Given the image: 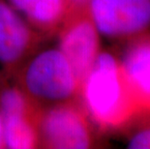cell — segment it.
Returning a JSON list of instances; mask_svg holds the SVG:
<instances>
[{
  "instance_id": "5b68a950",
  "label": "cell",
  "mask_w": 150,
  "mask_h": 149,
  "mask_svg": "<svg viewBox=\"0 0 150 149\" xmlns=\"http://www.w3.org/2000/svg\"><path fill=\"white\" fill-rule=\"evenodd\" d=\"M44 37L7 0H0V67L7 77L16 76Z\"/></svg>"
},
{
  "instance_id": "30bf717a",
  "label": "cell",
  "mask_w": 150,
  "mask_h": 149,
  "mask_svg": "<svg viewBox=\"0 0 150 149\" xmlns=\"http://www.w3.org/2000/svg\"><path fill=\"white\" fill-rule=\"evenodd\" d=\"M127 148L150 149V125L139 127L129 136Z\"/></svg>"
},
{
  "instance_id": "9c48e42d",
  "label": "cell",
  "mask_w": 150,
  "mask_h": 149,
  "mask_svg": "<svg viewBox=\"0 0 150 149\" xmlns=\"http://www.w3.org/2000/svg\"><path fill=\"white\" fill-rule=\"evenodd\" d=\"M39 110L18 112L3 117L5 148L32 149L40 147L37 118Z\"/></svg>"
},
{
  "instance_id": "7c38bea8",
  "label": "cell",
  "mask_w": 150,
  "mask_h": 149,
  "mask_svg": "<svg viewBox=\"0 0 150 149\" xmlns=\"http://www.w3.org/2000/svg\"><path fill=\"white\" fill-rule=\"evenodd\" d=\"M5 148V131L3 117L0 114V149Z\"/></svg>"
},
{
  "instance_id": "6da1fadb",
  "label": "cell",
  "mask_w": 150,
  "mask_h": 149,
  "mask_svg": "<svg viewBox=\"0 0 150 149\" xmlns=\"http://www.w3.org/2000/svg\"><path fill=\"white\" fill-rule=\"evenodd\" d=\"M79 99L92 124L104 131L127 126L139 115L119 57L101 50L81 81Z\"/></svg>"
},
{
  "instance_id": "277c9868",
  "label": "cell",
  "mask_w": 150,
  "mask_h": 149,
  "mask_svg": "<svg viewBox=\"0 0 150 149\" xmlns=\"http://www.w3.org/2000/svg\"><path fill=\"white\" fill-rule=\"evenodd\" d=\"M86 10L108 39L128 42L150 33V0H89Z\"/></svg>"
},
{
  "instance_id": "7a4b0ae2",
  "label": "cell",
  "mask_w": 150,
  "mask_h": 149,
  "mask_svg": "<svg viewBox=\"0 0 150 149\" xmlns=\"http://www.w3.org/2000/svg\"><path fill=\"white\" fill-rule=\"evenodd\" d=\"M15 77L17 84L39 107L79 99L81 81L58 47L37 49Z\"/></svg>"
},
{
  "instance_id": "52a82bcc",
  "label": "cell",
  "mask_w": 150,
  "mask_h": 149,
  "mask_svg": "<svg viewBox=\"0 0 150 149\" xmlns=\"http://www.w3.org/2000/svg\"><path fill=\"white\" fill-rule=\"evenodd\" d=\"M119 61L139 115L150 114V33L128 41Z\"/></svg>"
},
{
  "instance_id": "8992f818",
  "label": "cell",
  "mask_w": 150,
  "mask_h": 149,
  "mask_svg": "<svg viewBox=\"0 0 150 149\" xmlns=\"http://www.w3.org/2000/svg\"><path fill=\"white\" fill-rule=\"evenodd\" d=\"M58 47L81 81L101 52V35L87 10L71 13L58 31Z\"/></svg>"
},
{
  "instance_id": "ba28073f",
  "label": "cell",
  "mask_w": 150,
  "mask_h": 149,
  "mask_svg": "<svg viewBox=\"0 0 150 149\" xmlns=\"http://www.w3.org/2000/svg\"><path fill=\"white\" fill-rule=\"evenodd\" d=\"M45 37L56 34L70 15L67 0H7Z\"/></svg>"
},
{
  "instance_id": "3957f363",
  "label": "cell",
  "mask_w": 150,
  "mask_h": 149,
  "mask_svg": "<svg viewBox=\"0 0 150 149\" xmlns=\"http://www.w3.org/2000/svg\"><path fill=\"white\" fill-rule=\"evenodd\" d=\"M37 125L40 147L86 149L95 144L94 125L76 100L41 107Z\"/></svg>"
},
{
  "instance_id": "8fae6325",
  "label": "cell",
  "mask_w": 150,
  "mask_h": 149,
  "mask_svg": "<svg viewBox=\"0 0 150 149\" xmlns=\"http://www.w3.org/2000/svg\"><path fill=\"white\" fill-rule=\"evenodd\" d=\"M88 1L89 0H67L69 8H70V12L71 13L85 10L86 7H87ZM71 13H70V14H71Z\"/></svg>"
}]
</instances>
